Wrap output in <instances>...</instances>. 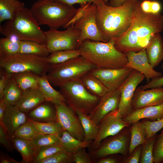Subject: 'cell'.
Returning a JSON list of instances; mask_svg holds the SVG:
<instances>
[{
  "mask_svg": "<svg viewBox=\"0 0 163 163\" xmlns=\"http://www.w3.org/2000/svg\"><path fill=\"white\" fill-rule=\"evenodd\" d=\"M75 113L80 119L83 129L84 140L93 142L97 136L98 126L89 117L88 115L79 111Z\"/></svg>",
  "mask_w": 163,
  "mask_h": 163,
  "instance_id": "cell-28",
  "label": "cell"
},
{
  "mask_svg": "<svg viewBox=\"0 0 163 163\" xmlns=\"http://www.w3.org/2000/svg\"><path fill=\"white\" fill-rule=\"evenodd\" d=\"M123 156L120 154H113L108 155L96 161L97 163H122Z\"/></svg>",
  "mask_w": 163,
  "mask_h": 163,
  "instance_id": "cell-49",
  "label": "cell"
},
{
  "mask_svg": "<svg viewBox=\"0 0 163 163\" xmlns=\"http://www.w3.org/2000/svg\"><path fill=\"white\" fill-rule=\"evenodd\" d=\"M145 50L149 62L154 69L163 60V41L160 33L153 37Z\"/></svg>",
  "mask_w": 163,
  "mask_h": 163,
  "instance_id": "cell-22",
  "label": "cell"
},
{
  "mask_svg": "<svg viewBox=\"0 0 163 163\" xmlns=\"http://www.w3.org/2000/svg\"><path fill=\"white\" fill-rule=\"evenodd\" d=\"M6 107L3 100H0V124L2 123Z\"/></svg>",
  "mask_w": 163,
  "mask_h": 163,
  "instance_id": "cell-54",
  "label": "cell"
},
{
  "mask_svg": "<svg viewBox=\"0 0 163 163\" xmlns=\"http://www.w3.org/2000/svg\"><path fill=\"white\" fill-rule=\"evenodd\" d=\"M0 143L7 150L11 151L13 149V144L10 136L3 125L0 124Z\"/></svg>",
  "mask_w": 163,
  "mask_h": 163,
  "instance_id": "cell-46",
  "label": "cell"
},
{
  "mask_svg": "<svg viewBox=\"0 0 163 163\" xmlns=\"http://www.w3.org/2000/svg\"><path fill=\"white\" fill-rule=\"evenodd\" d=\"M121 94V87L115 91H108L100 98L97 105L88 115L89 117L98 125L105 116L118 108Z\"/></svg>",
  "mask_w": 163,
  "mask_h": 163,
  "instance_id": "cell-16",
  "label": "cell"
},
{
  "mask_svg": "<svg viewBox=\"0 0 163 163\" xmlns=\"http://www.w3.org/2000/svg\"><path fill=\"white\" fill-rule=\"evenodd\" d=\"M130 126L125 127L117 133L106 138L97 149L89 152L95 162L110 155L118 154L123 157L128 155L130 140Z\"/></svg>",
  "mask_w": 163,
  "mask_h": 163,
  "instance_id": "cell-9",
  "label": "cell"
},
{
  "mask_svg": "<svg viewBox=\"0 0 163 163\" xmlns=\"http://www.w3.org/2000/svg\"><path fill=\"white\" fill-rule=\"evenodd\" d=\"M40 134L36 127L28 119L26 122L15 130L12 136L32 140Z\"/></svg>",
  "mask_w": 163,
  "mask_h": 163,
  "instance_id": "cell-36",
  "label": "cell"
},
{
  "mask_svg": "<svg viewBox=\"0 0 163 163\" xmlns=\"http://www.w3.org/2000/svg\"><path fill=\"white\" fill-rule=\"evenodd\" d=\"M20 40L5 37L0 39V57L14 55L19 53Z\"/></svg>",
  "mask_w": 163,
  "mask_h": 163,
  "instance_id": "cell-34",
  "label": "cell"
},
{
  "mask_svg": "<svg viewBox=\"0 0 163 163\" xmlns=\"http://www.w3.org/2000/svg\"><path fill=\"white\" fill-rule=\"evenodd\" d=\"M63 31L50 29L44 31L46 44L50 53L67 50L79 49L80 31L70 25Z\"/></svg>",
  "mask_w": 163,
  "mask_h": 163,
  "instance_id": "cell-10",
  "label": "cell"
},
{
  "mask_svg": "<svg viewBox=\"0 0 163 163\" xmlns=\"http://www.w3.org/2000/svg\"><path fill=\"white\" fill-rule=\"evenodd\" d=\"M91 3H85L80 4V7L78 9L75 15L67 24L65 28L69 26L73 25L76 21L81 18L84 14L88 6Z\"/></svg>",
  "mask_w": 163,
  "mask_h": 163,
  "instance_id": "cell-50",
  "label": "cell"
},
{
  "mask_svg": "<svg viewBox=\"0 0 163 163\" xmlns=\"http://www.w3.org/2000/svg\"><path fill=\"white\" fill-rule=\"evenodd\" d=\"M96 67L82 56L64 62L51 65L46 74L50 83L59 87L68 82L80 79Z\"/></svg>",
  "mask_w": 163,
  "mask_h": 163,
  "instance_id": "cell-6",
  "label": "cell"
},
{
  "mask_svg": "<svg viewBox=\"0 0 163 163\" xmlns=\"http://www.w3.org/2000/svg\"><path fill=\"white\" fill-rule=\"evenodd\" d=\"M60 135L40 134L31 140L36 149L45 146L58 144Z\"/></svg>",
  "mask_w": 163,
  "mask_h": 163,
  "instance_id": "cell-40",
  "label": "cell"
},
{
  "mask_svg": "<svg viewBox=\"0 0 163 163\" xmlns=\"http://www.w3.org/2000/svg\"><path fill=\"white\" fill-rule=\"evenodd\" d=\"M73 154L60 151L41 161L39 163H70L73 162Z\"/></svg>",
  "mask_w": 163,
  "mask_h": 163,
  "instance_id": "cell-41",
  "label": "cell"
},
{
  "mask_svg": "<svg viewBox=\"0 0 163 163\" xmlns=\"http://www.w3.org/2000/svg\"><path fill=\"white\" fill-rule=\"evenodd\" d=\"M45 101L39 88L23 91L19 99L14 105L25 113L33 109Z\"/></svg>",
  "mask_w": 163,
  "mask_h": 163,
  "instance_id": "cell-21",
  "label": "cell"
},
{
  "mask_svg": "<svg viewBox=\"0 0 163 163\" xmlns=\"http://www.w3.org/2000/svg\"><path fill=\"white\" fill-rule=\"evenodd\" d=\"M30 9L39 25L55 29L65 28L78 10L73 5L53 0H38Z\"/></svg>",
  "mask_w": 163,
  "mask_h": 163,
  "instance_id": "cell-5",
  "label": "cell"
},
{
  "mask_svg": "<svg viewBox=\"0 0 163 163\" xmlns=\"http://www.w3.org/2000/svg\"><path fill=\"white\" fill-rule=\"evenodd\" d=\"M163 29V15L160 13L145 12L140 5L135 11L129 27L115 39V46L123 53L146 50L153 37Z\"/></svg>",
  "mask_w": 163,
  "mask_h": 163,
  "instance_id": "cell-1",
  "label": "cell"
},
{
  "mask_svg": "<svg viewBox=\"0 0 163 163\" xmlns=\"http://www.w3.org/2000/svg\"><path fill=\"white\" fill-rule=\"evenodd\" d=\"M163 103V87L142 90L140 87L136 89L131 105L133 110Z\"/></svg>",
  "mask_w": 163,
  "mask_h": 163,
  "instance_id": "cell-18",
  "label": "cell"
},
{
  "mask_svg": "<svg viewBox=\"0 0 163 163\" xmlns=\"http://www.w3.org/2000/svg\"><path fill=\"white\" fill-rule=\"evenodd\" d=\"M56 111V121L64 131L69 133L77 139L84 141V132L77 114L64 101L54 104Z\"/></svg>",
  "mask_w": 163,
  "mask_h": 163,
  "instance_id": "cell-13",
  "label": "cell"
},
{
  "mask_svg": "<svg viewBox=\"0 0 163 163\" xmlns=\"http://www.w3.org/2000/svg\"><path fill=\"white\" fill-rule=\"evenodd\" d=\"M25 113L15 105L7 106L2 124L10 136L21 125L27 121Z\"/></svg>",
  "mask_w": 163,
  "mask_h": 163,
  "instance_id": "cell-19",
  "label": "cell"
},
{
  "mask_svg": "<svg viewBox=\"0 0 163 163\" xmlns=\"http://www.w3.org/2000/svg\"><path fill=\"white\" fill-rule=\"evenodd\" d=\"M0 32L5 37L19 40L46 43L44 31L39 27L30 9L25 7L18 10L11 19L0 25Z\"/></svg>",
  "mask_w": 163,
  "mask_h": 163,
  "instance_id": "cell-4",
  "label": "cell"
},
{
  "mask_svg": "<svg viewBox=\"0 0 163 163\" xmlns=\"http://www.w3.org/2000/svg\"><path fill=\"white\" fill-rule=\"evenodd\" d=\"M10 138L14 147L21 155L23 163H33L36 149L31 141L13 136Z\"/></svg>",
  "mask_w": 163,
  "mask_h": 163,
  "instance_id": "cell-25",
  "label": "cell"
},
{
  "mask_svg": "<svg viewBox=\"0 0 163 163\" xmlns=\"http://www.w3.org/2000/svg\"><path fill=\"white\" fill-rule=\"evenodd\" d=\"M128 62L125 67L136 70L142 73L147 82L154 77L161 76V73L154 69L149 62L145 50L136 52L130 51L125 53Z\"/></svg>",
  "mask_w": 163,
  "mask_h": 163,
  "instance_id": "cell-17",
  "label": "cell"
},
{
  "mask_svg": "<svg viewBox=\"0 0 163 163\" xmlns=\"http://www.w3.org/2000/svg\"><path fill=\"white\" fill-rule=\"evenodd\" d=\"M115 39L104 42L85 40L79 50L82 56L97 68L118 69L125 67L128 60L125 53L114 46Z\"/></svg>",
  "mask_w": 163,
  "mask_h": 163,
  "instance_id": "cell-3",
  "label": "cell"
},
{
  "mask_svg": "<svg viewBox=\"0 0 163 163\" xmlns=\"http://www.w3.org/2000/svg\"><path fill=\"white\" fill-rule=\"evenodd\" d=\"M126 0H109L108 5L112 7H118L123 4Z\"/></svg>",
  "mask_w": 163,
  "mask_h": 163,
  "instance_id": "cell-55",
  "label": "cell"
},
{
  "mask_svg": "<svg viewBox=\"0 0 163 163\" xmlns=\"http://www.w3.org/2000/svg\"><path fill=\"white\" fill-rule=\"evenodd\" d=\"M157 135L156 134L154 136L146 139L145 142L142 144L141 156L139 163H154L153 146Z\"/></svg>",
  "mask_w": 163,
  "mask_h": 163,
  "instance_id": "cell-39",
  "label": "cell"
},
{
  "mask_svg": "<svg viewBox=\"0 0 163 163\" xmlns=\"http://www.w3.org/2000/svg\"><path fill=\"white\" fill-rule=\"evenodd\" d=\"M28 119L36 127L40 134L60 135L64 131L57 121L39 122Z\"/></svg>",
  "mask_w": 163,
  "mask_h": 163,
  "instance_id": "cell-37",
  "label": "cell"
},
{
  "mask_svg": "<svg viewBox=\"0 0 163 163\" xmlns=\"http://www.w3.org/2000/svg\"><path fill=\"white\" fill-rule=\"evenodd\" d=\"M25 7L18 0H0V23L12 18L16 12Z\"/></svg>",
  "mask_w": 163,
  "mask_h": 163,
  "instance_id": "cell-31",
  "label": "cell"
},
{
  "mask_svg": "<svg viewBox=\"0 0 163 163\" xmlns=\"http://www.w3.org/2000/svg\"><path fill=\"white\" fill-rule=\"evenodd\" d=\"M28 119L35 122H48L56 121V109L50 105L40 104L32 110L29 114Z\"/></svg>",
  "mask_w": 163,
  "mask_h": 163,
  "instance_id": "cell-26",
  "label": "cell"
},
{
  "mask_svg": "<svg viewBox=\"0 0 163 163\" xmlns=\"http://www.w3.org/2000/svg\"><path fill=\"white\" fill-rule=\"evenodd\" d=\"M163 117V103L155 106L146 107L133 110L123 118L131 124L141 119L151 121L159 120Z\"/></svg>",
  "mask_w": 163,
  "mask_h": 163,
  "instance_id": "cell-20",
  "label": "cell"
},
{
  "mask_svg": "<svg viewBox=\"0 0 163 163\" xmlns=\"http://www.w3.org/2000/svg\"><path fill=\"white\" fill-rule=\"evenodd\" d=\"M0 163H21L11 158L7 154L2 155L0 157Z\"/></svg>",
  "mask_w": 163,
  "mask_h": 163,
  "instance_id": "cell-53",
  "label": "cell"
},
{
  "mask_svg": "<svg viewBox=\"0 0 163 163\" xmlns=\"http://www.w3.org/2000/svg\"><path fill=\"white\" fill-rule=\"evenodd\" d=\"M145 78L142 73L133 69L129 76L121 86V97L117 113L122 118L133 110L131 103L135 91L138 85Z\"/></svg>",
  "mask_w": 163,
  "mask_h": 163,
  "instance_id": "cell-15",
  "label": "cell"
},
{
  "mask_svg": "<svg viewBox=\"0 0 163 163\" xmlns=\"http://www.w3.org/2000/svg\"><path fill=\"white\" fill-rule=\"evenodd\" d=\"M13 74L17 84L23 91L38 88V75L36 74L27 72Z\"/></svg>",
  "mask_w": 163,
  "mask_h": 163,
  "instance_id": "cell-33",
  "label": "cell"
},
{
  "mask_svg": "<svg viewBox=\"0 0 163 163\" xmlns=\"http://www.w3.org/2000/svg\"><path fill=\"white\" fill-rule=\"evenodd\" d=\"M142 10L146 13L157 14L160 13L161 6L160 3L156 1L144 0L140 3Z\"/></svg>",
  "mask_w": 163,
  "mask_h": 163,
  "instance_id": "cell-45",
  "label": "cell"
},
{
  "mask_svg": "<svg viewBox=\"0 0 163 163\" xmlns=\"http://www.w3.org/2000/svg\"><path fill=\"white\" fill-rule=\"evenodd\" d=\"M38 88L42 94L45 101L55 104L65 101L63 95L60 92L55 89L51 85L46 76H37Z\"/></svg>",
  "mask_w": 163,
  "mask_h": 163,
  "instance_id": "cell-23",
  "label": "cell"
},
{
  "mask_svg": "<svg viewBox=\"0 0 163 163\" xmlns=\"http://www.w3.org/2000/svg\"><path fill=\"white\" fill-rule=\"evenodd\" d=\"M73 162L76 163H93L95 160L89 153L86 152L85 148L81 149L74 153Z\"/></svg>",
  "mask_w": 163,
  "mask_h": 163,
  "instance_id": "cell-44",
  "label": "cell"
},
{
  "mask_svg": "<svg viewBox=\"0 0 163 163\" xmlns=\"http://www.w3.org/2000/svg\"><path fill=\"white\" fill-rule=\"evenodd\" d=\"M59 87L66 104L75 113L79 111L89 115L100 98L89 92L81 79L67 82Z\"/></svg>",
  "mask_w": 163,
  "mask_h": 163,
  "instance_id": "cell-8",
  "label": "cell"
},
{
  "mask_svg": "<svg viewBox=\"0 0 163 163\" xmlns=\"http://www.w3.org/2000/svg\"><path fill=\"white\" fill-rule=\"evenodd\" d=\"M47 57L18 53L0 57V66L5 72L14 74L31 72L41 76L46 75L51 66Z\"/></svg>",
  "mask_w": 163,
  "mask_h": 163,
  "instance_id": "cell-7",
  "label": "cell"
},
{
  "mask_svg": "<svg viewBox=\"0 0 163 163\" xmlns=\"http://www.w3.org/2000/svg\"><path fill=\"white\" fill-rule=\"evenodd\" d=\"M19 53L33 54L47 57L50 53L46 44L28 40H20Z\"/></svg>",
  "mask_w": 163,
  "mask_h": 163,
  "instance_id": "cell-32",
  "label": "cell"
},
{
  "mask_svg": "<svg viewBox=\"0 0 163 163\" xmlns=\"http://www.w3.org/2000/svg\"><path fill=\"white\" fill-rule=\"evenodd\" d=\"M142 145L137 146L129 155L123 157L122 163H139L141 154Z\"/></svg>",
  "mask_w": 163,
  "mask_h": 163,
  "instance_id": "cell-47",
  "label": "cell"
},
{
  "mask_svg": "<svg viewBox=\"0 0 163 163\" xmlns=\"http://www.w3.org/2000/svg\"><path fill=\"white\" fill-rule=\"evenodd\" d=\"M80 56L79 49L67 50L53 52L47 56L48 61L51 65L64 62Z\"/></svg>",
  "mask_w": 163,
  "mask_h": 163,
  "instance_id": "cell-35",
  "label": "cell"
},
{
  "mask_svg": "<svg viewBox=\"0 0 163 163\" xmlns=\"http://www.w3.org/2000/svg\"><path fill=\"white\" fill-rule=\"evenodd\" d=\"M108 5L109 0H102Z\"/></svg>",
  "mask_w": 163,
  "mask_h": 163,
  "instance_id": "cell-56",
  "label": "cell"
},
{
  "mask_svg": "<svg viewBox=\"0 0 163 163\" xmlns=\"http://www.w3.org/2000/svg\"><path fill=\"white\" fill-rule=\"evenodd\" d=\"M140 3L139 0H126L120 6L112 7L102 0L96 4L97 23L106 42L116 39L126 31Z\"/></svg>",
  "mask_w": 163,
  "mask_h": 163,
  "instance_id": "cell-2",
  "label": "cell"
},
{
  "mask_svg": "<svg viewBox=\"0 0 163 163\" xmlns=\"http://www.w3.org/2000/svg\"><path fill=\"white\" fill-rule=\"evenodd\" d=\"M163 87V76L154 77L145 85L140 87L142 90Z\"/></svg>",
  "mask_w": 163,
  "mask_h": 163,
  "instance_id": "cell-48",
  "label": "cell"
},
{
  "mask_svg": "<svg viewBox=\"0 0 163 163\" xmlns=\"http://www.w3.org/2000/svg\"><path fill=\"white\" fill-rule=\"evenodd\" d=\"M161 67L163 69V63H162L161 66Z\"/></svg>",
  "mask_w": 163,
  "mask_h": 163,
  "instance_id": "cell-57",
  "label": "cell"
},
{
  "mask_svg": "<svg viewBox=\"0 0 163 163\" xmlns=\"http://www.w3.org/2000/svg\"><path fill=\"white\" fill-rule=\"evenodd\" d=\"M61 135L59 144L63 150L72 154L81 149L89 147L92 142L79 140L66 131H63Z\"/></svg>",
  "mask_w": 163,
  "mask_h": 163,
  "instance_id": "cell-24",
  "label": "cell"
},
{
  "mask_svg": "<svg viewBox=\"0 0 163 163\" xmlns=\"http://www.w3.org/2000/svg\"><path fill=\"white\" fill-rule=\"evenodd\" d=\"M118 108L105 116L98 125V133L96 139L88 147L89 152L97 149L106 138L114 135L125 127L131 124L124 121L117 113Z\"/></svg>",
  "mask_w": 163,
  "mask_h": 163,
  "instance_id": "cell-12",
  "label": "cell"
},
{
  "mask_svg": "<svg viewBox=\"0 0 163 163\" xmlns=\"http://www.w3.org/2000/svg\"><path fill=\"white\" fill-rule=\"evenodd\" d=\"M153 158L154 163H161L163 162V128L155 140L153 149Z\"/></svg>",
  "mask_w": 163,
  "mask_h": 163,
  "instance_id": "cell-43",
  "label": "cell"
},
{
  "mask_svg": "<svg viewBox=\"0 0 163 163\" xmlns=\"http://www.w3.org/2000/svg\"><path fill=\"white\" fill-rule=\"evenodd\" d=\"M162 163H163V162H162Z\"/></svg>",
  "mask_w": 163,
  "mask_h": 163,
  "instance_id": "cell-58",
  "label": "cell"
},
{
  "mask_svg": "<svg viewBox=\"0 0 163 163\" xmlns=\"http://www.w3.org/2000/svg\"><path fill=\"white\" fill-rule=\"evenodd\" d=\"M68 5H73L75 4L79 5L85 3H95L96 4H99L102 0H53Z\"/></svg>",
  "mask_w": 163,
  "mask_h": 163,
  "instance_id": "cell-52",
  "label": "cell"
},
{
  "mask_svg": "<svg viewBox=\"0 0 163 163\" xmlns=\"http://www.w3.org/2000/svg\"><path fill=\"white\" fill-rule=\"evenodd\" d=\"M13 74L8 73L5 72L0 79V100L2 99L4 90L12 77Z\"/></svg>",
  "mask_w": 163,
  "mask_h": 163,
  "instance_id": "cell-51",
  "label": "cell"
},
{
  "mask_svg": "<svg viewBox=\"0 0 163 163\" xmlns=\"http://www.w3.org/2000/svg\"><path fill=\"white\" fill-rule=\"evenodd\" d=\"M80 79L89 92L98 97L101 98L109 91L98 79L88 73L84 75Z\"/></svg>",
  "mask_w": 163,
  "mask_h": 163,
  "instance_id": "cell-29",
  "label": "cell"
},
{
  "mask_svg": "<svg viewBox=\"0 0 163 163\" xmlns=\"http://www.w3.org/2000/svg\"><path fill=\"white\" fill-rule=\"evenodd\" d=\"M142 122L144 124L146 131V139L152 137L163 128V117L154 121L143 119Z\"/></svg>",
  "mask_w": 163,
  "mask_h": 163,
  "instance_id": "cell-42",
  "label": "cell"
},
{
  "mask_svg": "<svg viewBox=\"0 0 163 163\" xmlns=\"http://www.w3.org/2000/svg\"><path fill=\"white\" fill-rule=\"evenodd\" d=\"M61 150H63L59 144L40 147L36 150L33 163H39L41 161Z\"/></svg>",
  "mask_w": 163,
  "mask_h": 163,
  "instance_id": "cell-38",
  "label": "cell"
},
{
  "mask_svg": "<svg viewBox=\"0 0 163 163\" xmlns=\"http://www.w3.org/2000/svg\"><path fill=\"white\" fill-rule=\"evenodd\" d=\"M133 69L125 67L118 69L96 68L88 73L98 79L109 91L120 88Z\"/></svg>",
  "mask_w": 163,
  "mask_h": 163,
  "instance_id": "cell-14",
  "label": "cell"
},
{
  "mask_svg": "<svg viewBox=\"0 0 163 163\" xmlns=\"http://www.w3.org/2000/svg\"><path fill=\"white\" fill-rule=\"evenodd\" d=\"M22 92V90L16 82L13 74L4 90L2 99L7 106L14 105L19 99Z\"/></svg>",
  "mask_w": 163,
  "mask_h": 163,
  "instance_id": "cell-30",
  "label": "cell"
},
{
  "mask_svg": "<svg viewBox=\"0 0 163 163\" xmlns=\"http://www.w3.org/2000/svg\"><path fill=\"white\" fill-rule=\"evenodd\" d=\"M130 140L128 153L130 155L138 146L142 144L146 140V131L144 124L140 120L131 124Z\"/></svg>",
  "mask_w": 163,
  "mask_h": 163,
  "instance_id": "cell-27",
  "label": "cell"
},
{
  "mask_svg": "<svg viewBox=\"0 0 163 163\" xmlns=\"http://www.w3.org/2000/svg\"><path fill=\"white\" fill-rule=\"evenodd\" d=\"M97 6L95 3L90 4L83 16L72 25L80 31L78 42L80 46L85 40L106 42L103 39L97 25L96 16Z\"/></svg>",
  "mask_w": 163,
  "mask_h": 163,
  "instance_id": "cell-11",
  "label": "cell"
}]
</instances>
